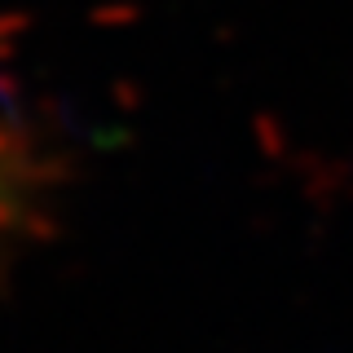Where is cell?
Masks as SVG:
<instances>
[{"label": "cell", "mask_w": 353, "mask_h": 353, "mask_svg": "<svg viewBox=\"0 0 353 353\" xmlns=\"http://www.w3.org/2000/svg\"><path fill=\"white\" fill-rule=\"evenodd\" d=\"M22 181H27V168H22V159L14 154V146H9V141H0V203H5V199L14 194Z\"/></svg>", "instance_id": "1"}]
</instances>
